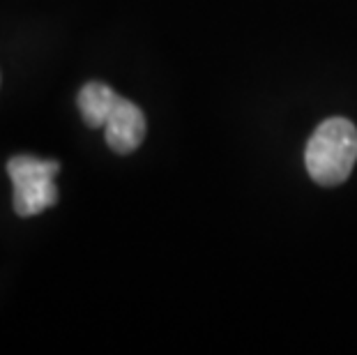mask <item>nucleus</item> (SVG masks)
<instances>
[{"instance_id":"nucleus-3","label":"nucleus","mask_w":357,"mask_h":355,"mask_svg":"<svg viewBox=\"0 0 357 355\" xmlns=\"http://www.w3.org/2000/svg\"><path fill=\"white\" fill-rule=\"evenodd\" d=\"M104 134L113 153H134L143 143V137H146V116H143V111L134 102L118 97L116 107H113L111 116L104 125Z\"/></svg>"},{"instance_id":"nucleus-2","label":"nucleus","mask_w":357,"mask_h":355,"mask_svg":"<svg viewBox=\"0 0 357 355\" xmlns=\"http://www.w3.org/2000/svg\"><path fill=\"white\" fill-rule=\"evenodd\" d=\"M7 173L14 187V210L19 217H33L58 203L56 176L60 164L56 160H40L33 155H17L7 162Z\"/></svg>"},{"instance_id":"nucleus-1","label":"nucleus","mask_w":357,"mask_h":355,"mask_svg":"<svg viewBox=\"0 0 357 355\" xmlns=\"http://www.w3.org/2000/svg\"><path fill=\"white\" fill-rule=\"evenodd\" d=\"M357 162V127L348 118H328L311 134L305 164L314 183L334 187L346 183Z\"/></svg>"},{"instance_id":"nucleus-4","label":"nucleus","mask_w":357,"mask_h":355,"mask_svg":"<svg viewBox=\"0 0 357 355\" xmlns=\"http://www.w3.org/2000/svg\"><path fill=\"white\" fill-rule=\"evenodd\" d=\"M118 93L113 88H109L106 83H100V81H90L86 86L81 88L79 93V111H81V118L83 123L88 127H104L106 120H109L113 107H116L118 102Z\"/></svg>"}]
</instances>
